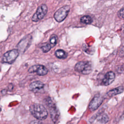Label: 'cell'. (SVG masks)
<instances>
[{
	"mask_svg": "<svg viewBox=\"0 0 124 124\" xmlns=\"http://www.w3.org/2000/svg\"></svg>",
	"mask_w": 124,
	"mask_h": 124,
	"instance_id": "obj_24",
	"label": "cell"
},
{
	"mask_svg": "<svg viewBox=\"0 0 124 124\" xmlns=\"http://www.w3.org/2000/svg\"><path fill=\"white\" fill-rule=\"evenodd\" d=\"M57 39H58V37L55 34H52L50 38V44L51 45V46L53 47H54L57 44Z\"/></svg>",
	"mask_w": 124,
	"mask_h": 124,
	"instance_id": "obj_16",
	"label": "cell"
},
{
	"mask_svg": "<svg viewBox=\"0 0 124 124\" xmlns=\"http://www.w3.org/2000/svg\"><path fill=\"white\" fill-rule=\"evenodd\" d=\"M30 110L32 115L39 120H43L47 117L48 113L46 108L42 105L33 104L30 106Z\"/></svg>",
	"mask_w": 124,
	"mask_h": 124,
	"instance_id": "obj_1",
	"label": "cell"
},
{
	"mask_svg": "<svg viewBox=\"0 0 124 124\" xmlns=\"http://www.w3.org/2000/svg\"><path fill=\"white\" fill-rule=\"evenodd\" d=\"M70 11L69 5H64L59 8L54 14V18L58 22H61L64 20L68 15Z\"/></svg>",
	"mask_w": 124,
	"mask_h": 124,
	"instance_id": "obj_4",
	"label": "cell"
},
{
	"mask_svg": "<svg viewBox=\"0 0 124 124\" xmlns=\"http://www.w3.org/2000/svg\"><path fill=\"white\" fill-rule=\"evenodd\" d=\"M30 124H42V123L39 120H33L31 122Z\"/></svg>",
	"mask_w": 124,
	"mask_h": 124,
	"instance_id": "obj_19",
	"label": "cell"
},
{
	"mask_svg": "<svg viewBox=\"0 0 124 124\" xmlns=\"http://www.w3.org/2000/svg\"></svg>",
	"mask_w": 124,
	"mask_h": 124,
	"instance_id": "obj_22",
	"label": "cell"
},
{
	"mask_svg": "<svg viewBox=\"0 0 124 124\" xmlns=\"http://www.w3.org/2000/svg\"><path fill=\"white\" fill-rule=\"evenodd\" d=\"M19 52L18 49H14L8 51L4 54L2 58V62H3L11 64L17 58Z\"/></svg>",
	"mask_w": 124,
	"mask_h": 124,
	"instance_id": "obj_6",
	"label": "cell"
},
{
	"mask_svg": "<svg viewBox=\"0 0 124 124\" xmlns=\"http://www.w3.org/2000/svg\"><path fill=\"white\" fill-rule=\"evenodd\" d=\"M75 70L84 75L90 74L92 71V66L88 61H81L78 62L75 66Z\"/></svg>",
	"mask_w": 124,
	"mask_h": 124,
	"instance_id": "obj_3",
	"label": "cell"
},
{
	"mask_svg": "<svg viewBox=\"0 0 124 124\" xmlns=\"http://www.w3.org/2000/svg\"><path fill=\"white\" fill-rule=\"evenodd\" d=\"M97 120L101 123H107L109 120L108 116L105 113H101L97 116Z\"/></svg>",
	"mask_w": 124,
	"mask_h": 124,
	"instance_id": "obj_13",
	"label": "cell"
},
{
	"mask_svg": "<svg viewBox=\"0 0 124 124\" xmlns=\"http://www.w3.org/2000/svg\"><path fill=\"white\" fill-rule=\"evenodd\" d=\"M31 36H27L26 37L23 38L18 44L17 46L18 50L20 52H24L26 49L29 47L31 44Z\"/></svg>",
	"mask_w": 124,
	"mask_h": 124,
	"instance_id": "obj_9",
	"label": "cell"
},
{
	"mask_svg": "<svg viewBox=\"0 0 124 124\" xmlns=\"http://www.w3.org/2000/svg\"><path fill=\"white\" fill-rule=\"evenodd\" d=\"M123 91H124V88L122 86H120L108 91L106 94V96L108 98L114 95L121 93H123Z\"/></svg>",
	"mask_w": 124,
	"mask_h": 124,
	"instance_id": "obj_12",
	"label": "cell"
},
{
	"mask_svg": "<svg viewBox=\"0 0 124 124\" xmlns=\"http://www.w3.org/2000/svg\"><path fill=\"white\" fill-rule=\"evenodd\" d=\"M80 22L85 24H90L93 22L92 18L89 16H84L80 18Z\"/></svg>",
	"mask_w": 124,
	"mask_h": 124,
	"instance_id": "obj_15",
	"label": "cell"
},
{
	"mask_svg": "<svg viewBox=\"0 0 124 124\" xmlns=\"http://www.w3.org/2000/svg\"><path fill=\"white\" fill-rule=\"evenodd\" d=\"M115 74L113 72L109 71L107 73L104 78L102 80V83L105 86H108L115 79Z\"/></svg>",
	"mask_w": 124,
	"mask_h": 124,
	"instance_id": "obj_11",
	"label": "cell"
},
{
	"mask_svg": "<svg viewBox=\"0 0 124 124\" xmlns=\"http://www.w3.org/2000/svg\"><path fill=\"white\" fill-rule=\"evenodd\" d=\"M47 10V7L45 4H42L39 6L32 17V21L33 22H38L42 19L46 14Z\"/></svg>",
	"mask_w": 124,
	"mask_h": 124,
	"instance_id": "obj_5",
	"label": "cell"
},
{
	"mask_svg": "<svg viewBox=\"0 0 124 124\" xmlns=\"http://www.w3.org/2000/svg\"><path fill=\"white\" fill-rule=\"evenodd\" d=\"M56 57L59 59H65L67 57V53L62 49H57L55 52Z\"/></svg>",
	"mask_w": 124,
	"mask_h": 124,
	"instance_id": "obj_14",
	"label": "cell"
},
{
	"mask_svg": "<svg viewBox=\"0 0 124 124\" xmlns=\"http://www.w3.org/2000/svg\"><path fill=\"white\" fill-rule=\"evenodd\" d=\"M118 16L121 18L124 19V8L121 9L118 13Z\"/></svg>",
	"mask_w": 124,
	"mask_h": 124,
	"instance_id": "obj_18",
	"label": "cell"
},
{
	"mask_svg": "<svg viewBox=\"0 0 124 124\" xmlns=\"http://www.w3.org/2000/svg\"><path fill=\"white\" fill-rule=\"evenodd\" d=\"M46 104L49 108L50 117L54 123H58L60 118V113L56 105L50 98L46 99Z\"/></svg>",
	"mask_w": 124,
	"mask_h": 124,
	"instance_id": "obj_2",
	"label": "cell"
},
{
	"mask_svg": "<svg viewBox=\"0 0 124 124\" xmlns=\"http://www.w3.org/2000/svg\"><path fill=\"white\" fill-rule=\"evenodd\" d=\"M6 93V90H5V89L2 90L1 91V93H2V94H4Z\"/></svg>",
	"mask_w": 124,
	"mask_h": 124,
	"instance_id": "obj_20",
	"label": "cell"
},
{
	"mask_svg": "<svg viewBox=\"0 0 124 124\" xmlns=\"http://www.w3.org/2000/svg\"></svg>",
	"mask_w": 124,
	"mask_h": 124,
	"instance_id": "obj_23",
	"label": "cell"
},
{
	"mask_svg": "<svg viewBox=\"0 0 124 124\" xmlns=\"http://www.w3.org/2000/svg\"><path fill=\"white\" fill-rule=\"evenodd\" d=\"M104 100L103 97L99 94H96L89 105V109L93 111L96 110L101 105Z\"/></svg>",
	"mask_w": 124,
	"mask_h": 124,
	"instance_id": "obj_7",
	"label": "cell"
},
{
	"mask_svg": "<svg viewBox=\"0 0 124 124\" xmlns=\"http://www.w3.org/2000/svg\"><path fill=\"white\" fill-rule=\"evenodd\" d=\"M29 73H36L39 76H45L48 73L47 69L42 65H34L30 67L28 70Z\"/></svg>",
	"mask_w": 124,
	"mask_h": 124,
	"instance_id": "obj_8",
	"label": "cell"
},
{
	"mask_svg": "<svg viewBox=\"0 0 124 124\" xmlns=\"http://www.w3.org/2000/svg\"><path fill=\"white\" fill-rule=\"evenodd\" d=\"M0 111H1V108H0Z\"/></svg>",
	"mask_w": 124,
	"mask_h": 124,
	"instance_id": "obj_21",
	"label": "cell"
},
{
	"mask_svg": "<svg viewBox=\"0 0 124 124\" xmlns=\"http://www.w3.org/2000/svg\"><path fill=\"white\" fill-rule=\"evenodd\" d=\"M51 47L52 46L50 44H45L41 46V48L43 52L46 53L50 50Z\"/></svg>",
	"mask_w": 124,
	"mask_h": 124,
	"instance_id": "obj_17",
	"label": "cell"
},
{
	"mask_svg": "<svg viewBox=\"0 0 124 124\" xmlns=\"http://www.w3.org/2000/svg\"><path fill=\"white\" fill-rule=\"evenodd\" d=\"M45 85L40 81H35L31 83L29 87V90L34 93H42L44 92Z\"/></svg>",
	"mask_w": 124,
	"mask_h": 124,
	"instance_id": "obj_10",
	"label": "cell"
}]
</instances>
